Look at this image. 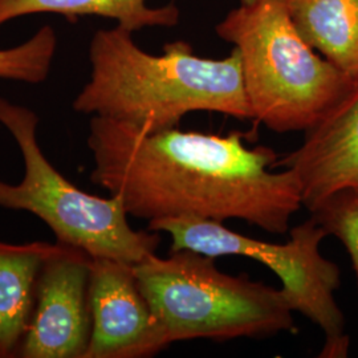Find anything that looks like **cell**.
<instances>
[{"label": "cell", "mask_w": 358, "mask_h": 358, "mask_svg": "<svg viewBox=\"0 0 358 358\" xmlns=\"http://www.w3.org/2000/svg\"><path fill=\"white\" fill-rule=\"evenodd\" d=\"M247 137L243 131H148L93 115L90 180L121 198L130 217L148 222L241 219L284 234L303 206L297 179L287 169L275 173L279 155L266 146L247 148Z\"/></svg>", "instance_id": "obj_1"}, {"label": "cell", "mask_w": 358, "mask_h": 358, "mask_svg": "<svg viewBox=\"0 0 358 358\" xmlns=\"http://www.w3.org/2000/svg\"><path fill=\"white\" fill-rule=\"evenodd\" d=\"M90 62V80L72 103L77 113L148 131L178 128L192 112L254 121L236 48L224 59H206L178 40L152 55L136 44L130 31L115 26L93 35Z\"/></svg>", "instance_id": "obj_2"}, {"label": "cell", "mask_w": 358, "mask_h": 358, "mask_svg": "<svg viewBox=\"0 0 358 358\" xmlns=\"http://www.w3.org/2000/svg\"><path fill=\"white\" fill-rule=\"evenodd\" d=\"M215 32L241 53L254 121L272 131L306 133L357 80L301 38L285 0L241 4L217 23Z\"/></svg>", "instance_id": "obj_3"}, {"label": "cell", "mask_w": 358, "mask_h": 358, "mask_svg": "<svg viewBox=\"0 0 358 358\" xmlns=\"http://www.w3.org/2000/svg\"><path fill=\"white\" fill-rule=\"evenodd\" d=\"M215 259L179 250L166 257L152 254L134 264L138 287L167 345L294 332V310L282 289L227 275Z\"/></svg>", "instance_id": "obj_4"}, {"label": "cell", "mask_w": 358, "mask_h": 358, "mask_svg": "<svg viewBox=\"0 0 358 358\" xmlns=\"http://www.w3.org/2000/svg\"><path fill=\"white\" fill-rule=\"evenodd\" d=\"M38 122L32 109L0 96V125L13 136L24 164L20 182L0 178V208L38 217L56 242L78 247L92 257L137 264L155 254L158 232L131 229L121 198L83 192L52 165L38 145Z\"/></svg>", "instance_id": "obj_5"}, {"label": "cell", "mask_w": 358, "mask_h": 358, "mask_svg": "<svg viewBox=\"0 0 358 358\" xmlns=\"http://www.w3.org/2000/svg\"><path fill=\"white\" fill-rule=\"evenodd\" d=\"M148 230L170 235V251L243 256L267 266L282 280L280 289L291 309L325 334L321 357H345L349 348L345 317L334 297L341 282L340 268L321 254V242L328 234L313 217L289 231L287 243L257 241L231 231L222 222L198 217L158 219L149 222Z\"/></svg>", "instance_id": "obj_6"}, {"label": "cell", "mask_w": 358, "mask_h": 358, "mask_svg": "<svg viewBox=\"0 0 358 358\" xmlns=\"http://www.w3.org/2000/svg\"><path fill=\"white\" fill-rule=\"evenodd\" d=\"M93 257L55 242L38 273L35 306L17 357L84 358L90 340Z\"/></svg>", "instance_id": "obj_7"}, {"label": "cell", "mask_w": 358, "mask_h": 358, "mask_svg": "<svg viewBox=\"0 0 358 358\" xmlns=\"http://www.w3.org/2000/svg\"><path fill=\"white\" fill-rule=\"evenodd\" d=\"M90 340L84 358H146L167 348L138 287L134 264L93 257Z\"/></svg>", "instance_id": "obj_8"}, {"label": "cell", "mask_w": 358, "mask_h": 358, "mask_svg": "<svg viewBox=\"0 0 358 358\" xmlns=\"http://www.w3.org/2000/svg\"><path fill=\"white\" fill-rule=\"evenodd\" d=\"M276 167L294 173L309 211L334 192L358 190V77L340 103L308 129L303 143L275 162Z\"/></svg>", "instance_id": "obj_9"}, {"label": "cell", "mask_w": 358, "mask_h": 358, "mask_svg": "<svg viewBox=\"0 0 358 358\" xmlns=\"http://www.w3.org/2000/svg\"><path fill=\"white\" fill-rule=\"evenodd\" d=\"M53 248L48 242L0 241V358L17 357L36 297L38 273Z\"/></svg>", "instance_id": "obj_10"}, {"label": "cell", "mask_w": 358, "mask_h": 358, "mask_svg": "<svg viewBox=\"0 0 358 358\" xmlns=\"http://www.w3.org/2000/svg\"><path fill=\"white\" fill-rule=\"evenodd\" d=\"M301 38L334 66L358 77V0H285Z\"/></svg>", "instance_id": "obj_11"}, {"label": "cell", "mask_w": 358, "mask_h": 358, "mask_svg": "<svg viewBox=\"0 0 358 358\" xmlns=\"http://www.w3.org/2000/svg\"><path fill=\"white\" fill-rule=\"evenodd\" d=\"M35 13H57L69 22L78 16H101L113 19L131 34L146 27L177 26L180 17L174 3L150 7L148 0H0V27Z\"/></svg>", "instance_id": "obj_12"}, {"label": "cell", "mask_w": 358, "mask_h": 358, "mask_svg": "<svg viewBox=\"0 0 358 358\" xmlns=\"http://www.w3.org/2000/svg\"><path fill=\"white\" fill-rule=\"evenodd\" d=\"M57 51V36L51 26L41 27L24 43L0 48V80L41 84L50 73Z\"/></svg>", "instance_id": "obj_13"}, {"label": "cell", "mask_w": 358, "mask_h": 358, "mask_svg": "<svg viewBox=\"0 0 358 358\" xmlns=\"http://www.w3.org/2000/svg\"><path fill=\"white\" fill-rule=\"evenodd\" d=\"M310 214L328 235L345 245L358 280V190L334 192L310 210Z\"/></svg>", "instance_id": "obj_14"}, {"label": "cell", "mask_w": 358, "mask_h": 358, "mask_svg": "<svg viewBox=\"0 0 358 358\" xmlns=\"http://www.w3.org/2000/svg\"><path fill=\"white\" fill-rule=\"evenodd\" d=\"M255 1H257V0H241V4H252Z\"/></svg>", "instance_id": "obj_15"}]
</instances>
